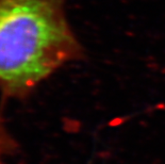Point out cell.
Masks as SVG:
<instances>
[{"mask_svg": "<svg viewBox=\"0 0 165 164\" xmlns=\"http://www.w3.org/2000/svg\"><path fill=\"white\" fill-rule=\"evenodd\" d=\"M67 0H0V95L24 98L85 56Z\"/></svg>", "mask_w": 165, "mask_h": 164, "instance_id": "cell-1", "label": "cell"}, {"mask_svg": "<svg viewBox=\"0 0 165 164\" xmlns=\"http://www.w3.org/2000/svg\"><path fill=\"white\" fill-rule=\"evenodd\" d=\"M14 140L0 120V164H6L8 158L14 153Z\"/></svg>", "mask_w": 165, "mask_h": 164, "instance_id": "cell-2", "label": "cell"}]
</instances>
